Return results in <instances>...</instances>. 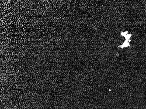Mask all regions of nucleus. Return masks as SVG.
I'll return each mask as SVG.
<instances>
[{
    "mask_svg": "<svg viewBox=\"0 0 146 109\" xmlns=\"http://www.w3.org/2000/svg\"><path fill=\"white\" fill-rule=\"evenodd\" d=\"M131 41V40H130L129 41H127V40H126L125 41L123 42V44L121 45H120L119 46V48H126L130 46V42Z\"/></svg>",
    "mask_w": 146,
    "mask_h": 109,
    "instance_id": "obj_1",
    "label": "nucleus"
}]
</instances>
